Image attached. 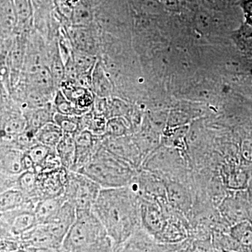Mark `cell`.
<instances>
[{
	"mask_svg": "<svg viewBox=\"0 0 252 252\" xmlns=\"http://www.w3.org/2000/svg\"><path fill=\"white\" fill-rule=\"evenodd\" d=\"M240 154L245 162L252 165V142H244L240 149Z\"/></svg>",
	"mask_w": 252,
	"mask_h": 252,
	"instance_id": "39",
	"label": "cell"
},
{
	"mask_svg": "<svg viewBox=\"0 0 252 252\" xmlns=\"http://www.w3.org/2000/svg\"><path fill=\"white\" fill-rule=\"evenodd\" d=\"M91 21V15L89 8L81 4L74 10L73 23L77 27H86Z\"/></svg>",
	"mask_w": 252,
	"mask_h": 252,
	"instance_id": "37",
	"label": "cell"
},
{
	"mask_svg": "<svg viewBox=\"0 0 252 252\" xmlns=\"http://www.w3.org/2000/svg\"><path fill=\"white\" fill-rule=\"evenodd\" d=\"M1 235H21L38 225L34 209L23 207L1 213Z\"/></svg>",
	"mask_w": 252,
	"mask_h": 252,
	"instance_id": "5",
	"label": "cell"
},
{
	"mask_svg": "<svg viewBox=\"0 0 252 252\" xmlns=\"http://www.w3.org/2000/svg\"><path fill=\"white\" fill-rule=\"evenodd\" d=\"M252 175L245 167H231L225 172V183L232 190H245L248 189Z\"/></svg>",
	"mask_w": 252,
	"mask_h": 252,
	"instance_id": "22",
	"label": "cell"
},
{
	"mask_svg": "<svg viewBox=\"0 0 252 252\" xmlns=\"http://www.w3.org/2000/svg\"><path fill=\"white\" fill-rule=\"evenodd\" d=\"M142 229L157 238L167 224L160 200L139 197Z\"/></svg>",
	"mask_w": 252,
	"mask_h": 252,
	"instance_id": "7",
	"label": "cell"
},
{
	"mask_svg": "<svg viewBox=\"0 0 252 252\" xmlns=\"http://www.w3.org/2000/svg\"><path fill=\"white\" fill-rule=\"evenodd\" d=\"M248 189L249 201H250V203L251 204L252 206V175L250 182H249L248 189Z\"/></svg>",
	"mask_w": 252,
	"mask_h": 252,
	"instance_id": "41",
	"label": "cell"
},
{
	"mask_svg": "<svg viewBox=\"0 0 252 252\" xmlns=\"http://www.w3.org/2000/svg\"><path fill=\"white\" fill-rule=\"evenodd\" d=\"M102 145L111 153L127 162L135 170H140L144 160L143 156L135 142L127 135L120 137H109L104 135Z\"/></svg>",
	"mask_w": 252,
	"mask_h": 252,
	"instance_id": "8",
	"label": "cell"
},
{
	"mask_svg": "<svg viewBox=\"0 0 252 252\" xmlns=\"http://www.w3.org/2000/svg\"><path fill=\"white\" fill-rule=\"evenodd\" d=\"M74 49L98 57L100 54L101 36L87 27H75L67 32Z\"/></svg>",
	"mask_w": 252,
	"mask_h": 252,
	"instance_id": "13",
	"label": "cell"
},
{
	"mask_svg": "<svg viewBox=\"0 0 252 252\" xmlns=\"http://www.w3.org/2000/svg\"><path fill=\"white\" fill-rule=\"evenodd\" d=\"M131 124L125 117H114L108 119L104 135L109 137H120L127 135Z\"/></svg>",
	"mask_w": 252,
	"mask_h": 252,
	"instance_id": "29",
	"label": "cell"
},
{
	"mask_svg": "<svg viewBox=\"0 0 252 252\" xmlns=\"http://www.w3.org/2000/svg\"></svg>",
	"mask_w": 252,
	"mask_h": 252,
	"instance_id": "44",
	"label": "cell"
},
{
	"mask_svg": "<svg viewBox=\"0 0 252 252\" xmlns=\"http://www.w3.org/2000/svg\"><path fill=\"white\" fill-rule=\"evenodd\" d=\"M221 207H223L225 216L229 218L228 220H233V224L242 220H248L245 219L246 215L245 212L246 210H244L245 207H243L241 204L238 203L235 199H226Z\"/></svg>",
	"mask_w": 252,
	"mask_h": 252,
	"instance_id": "32",
	"label": "cell"
},
{
	"mask_svg": "<svg viewBox=\"0 0 252 252\" xmlns=\"http://www.w3.org/2000/svg\"><path fill=\"white\" fill-rule=\"evenodd\" d=\"M240 7L245 15V23L252 26V0H243L240 2Z\"/></svg>",
	"mask_w": 252,
	"mask_h": 252,
	"instance_id": "38",
	"label": "cell"
},
{
	"mask_svg": "<svg viewBox=\"0 0 252 252\" xmlns=\"http://www.w3.org/2000/svg\"><path fill=\"white\" fill-rule=\"evenodd\" d=\"M235 39L240 47L252 49V26L244 23L240 29L235 33Z\"/></svg>",
	"mask_w": 252,
	"mask_h": 252,
	"instance_id": "35",
	"label": "cell"
},
{
	"mask_svg": "<svg viewBox=\"0 0 252 252\" xmlns=\"http://www.w3.org/2000/svg\"><path fill=\"white\" fill-rule=\"evenodd\" d=\"M64 132L54 122H50L36 132V138L39 143L56 149L62 139Z\"/></svg>",
	"mask_w": 252,
	"mask_h": 252,
	"instance_id": "23",
	"label": "cell"
},
{
	"mask_svg": "<svg viewBox=\"0 0 252 252\" xmlns=\"http://www.w3.org/2000/svg\"><path fill=\"white\" fill-rule=\"evenodd\" d=\"M24 248L49 249L58 250L62 244L60 243L49 231L45 224H38L21 236Z\"/></svg>",
	"mask_w": 252,
	"mask_h": 252,
	"instance_id": "10",
	"label": "cell"
},
{
	"mask_svg": "<svg viewBox=\"0 0 252 252\" xmlns=\"http://www.w3.org/2000/svg\"><path fill=\"white\" fill-rule=\"evenodd\" d=\"M77 210L66 200L54 220L45 224L60 243L63 244L71 227L75 221Z\"/></svg>",
	"mask_w": 252,
	"mask_h": 252,
	"instance_id": "11",
	"label": "cell"
},
{
	"mask_svg": "<svg viewBox=\"0 0 252 252\" xmlns=\"http://www.w3.org/2000/svg\"><path fill=\"white\" fill-rule=\"evenodd\" d=\"M102 187L87 176L79 172L69 171L66 187V200L77 210H92Z\"/></svg>",
	"mask_w": 252,
	"mask_h": 252,
	"instance_id": "4",
	"label": "cell"
},
{
	"mask_svg": "<svg viewBox=\"0 0 252 252\" xmlns=\"http://www.w3.org/2000/svg\"><path fill=\"white\" fill-rule=\"evenodd\" d=\"M166 197L169 202L177 208L183 209L189 201V195L182 186L174 182L165 185Z\"/></svg>",
	"mask_w": 252,
	"mask_h": 252,
	"instance_id": "28",
	"label": "cell"
},
{
	"mask_svg": "<svg viewBox=\"0 0 252 252\" xmlns=\"http://www.w3.org/2000/svg\"><path fill=\"white\" fill-rule=\"evenodd\" d=\"M17 189L21 190L30 200L37 204V174L35 170H27L18 177Z\"/></svg>",
	"mask_w": 252,
	"mask_h": 252,
	"instance_id": "24",
	"label": "cell"
},
{
	"mask_svg": "<svg viewBox=\"0 0 252 252\" xmlns=\"http://www.w3.org/2000/svg\"><path fill=\"white\" fill-rule=\"evenodd\" d=\"M74 252H117V248L108 236L100 240L98 243Z\"/></svg>",
	"mask_w": 252,
	"mask_h": 252,
	"instance_id": "36",
	"label": "cell"
},
{
	"mask_svg": "<svg viewBox=\"0 0 252 252\" xmlns=\"http://www.w3.org/2000/svg\"><path fill=\"white\" fill-rule=\"evenodd\" d=\"M65 201V197L63 195L59 198L44 199L38 202L34 208L38 224H46L54 220Z\"/></svg>",
	"mask_w": 252,
	"mask_h": 252,
	"instance_id": "18",
	"label": "cell"
},
{
	"mask_svg": "<svg viewBox=\"0 0 252 252\" xmlns=\"http://www.w3.org/2000/svg\"><path fill=\"white\" fill-rule=\"evenodd\" d=\"M54 252H58L56 250H55Z\"/></svg>",
	"mask_w": 252,
	"mask_h": 252,
	"instance_id": "43",
	"label": "cell"
},
{
	"mask_svg": "<svg viewBox=\"0 0 252 252\" xmlns=\"http://www.w3.org/2000/svg\"><path fill=\"white\" fill-rule=\"evenodd\" d=\"M52 149H54V148H51V147H47V146L44 145L42 144L37 143L32 147L31 149H28V151H26V154L30 157L32 162L34 164V170H35L36 167L40 165Z\"/></svg>",
	"mask_w": 252,
	"mask_h": 252,
	"instance_id": "33",
	"label": "cell"
},
{
	"mask_svg": "<svg viewBox=\"0 0 252 252\" xmlns=\"http://www.w3.org/2000/svg\"><path fill=\"white\" fill-rule=\"evenodd\" d=\"M187 252H215L211 246L207 243L198 242L193 244L190 248L188 249Z\"/></svg>",
	"mask_w": 252,
	"mask_h": 252,
	"instance_id": "40",
	"label": "cell"
},
{
	"mask_svg": "<svg viewBox=\"0 0 252 252\" xmlns=\"http://www.w3.org/2000/svg\"><path fill=\"white\" fill-rule=\"evenodd\" d=\"M73 135L64 134L59 143L56 146V150L61 159L63 167L70 171L75 159V139Z\"/></svg>",
	"mask_w": 252,
	"mask_h": 252,
	"instance_id": "21",
	"label": "cell"
},
{
	"mask_svg": "<svg viewBox=\"0 0 252 252\" xmlns=\"http://www.w3.org/2000/svg\"><path fill=\"white\" fill-rule=\"evenodd\" d=\"M69 170L61 167L54 171L37 174V197L44 199L59 198L65 193Z\"/></svg>",
	"mask_w": 252,
	"mask_h": 252,
	"instance_id": "6",
	"label": "cell"
},
{
	"mask_svg": "<svg viewBox=\"0 0 252 252\" xmlns=\"http://www.w3.org/2000/svg\"><path fill=\"white\" fill-rule=\"evenodd\" d=\"M59 89L66 98L72 102L84 114L92 109L94 94L90 89L82 87L76 82L68 81H63Z\"/></svg>",
	"mask_w": 252,
	"mask_h": 252,
	"instance_id": "12",
	"label": "cell"
},
{
	"mask_svg": "<svg viewBox=\"0 0 252 252\" xmlns=\"http://www.w3.org/2000/svg\"><path fill=\"white\" fill-rule=\"evenodd\" d=\"M53 105L56 113H59L63 115L78 116V117L84 115V113L81 112L72 102L66 98L65 96L60 89L56 91L55 94Z\"/></svg>",
	"mask_w": 252,
	"mask_h": 252,
	"instance_id": "31",
	"label": "cell"
},
{
	"mask_svg": "<svg viewBox=\"0 0 252 252\" xmlns=\"http://www.w3.org/2000/svg\"><path fill=\"white\" fill-rule=\"evenodd\" d=\"M91 91L94 95L102 98L115 96V84L99 59L93 71Z\"/></svg>",
	"mask_w": 252,
	"mask_h": 252,
	"instance_id": "16",
	"label": "cell"
},
{
	"mask_svg": "<svg viewBox=\"0 0 252 252\" xmlns=\"http://www.w3.org/2000/svg\"><path fill=\"white\" fill-rule=\"evenodd\" d=\"M221 252H240L238 251H235V250H220Z\"/></svg>",
	"mask_w": 252,
	"mask_h": 252,
	"instance_id": "42",
	"label": "cell"
},
{
	"mask_svg": "<svg viewBox=\"0 0 252 252\" xmlns=\"http://www.w3.org/2000/svg\"><path fill=\"white\" fill-rule=\"evenodd\" d=\"M108 119L102 115L95 114L92 110L81 116L82 130H87L94 135H104Z\"/></svg>",
	"mask_w": 252,
	"mask_h": 252,
	"instance_id": "26",
	"label": "cell"
},
{
	"mask_svg": "<svg viewBox=\"0 0 252 252\" xmlns=\"http://www.w3.org/2000/svg\"><path fill=\"white\" fill-rule=\"evenodd\" d=\"M116 248L117 252H167L162 248L161 243L142 228Z\"/></svg>",
	"mask_w": 252,
	"mask_h": 252,
	"instance_id": "14",
	"label": "cell"
},
{
	"mask_svg": "<svg viewBox=\"0 0 252 252\" xmlns=\"http://www.w3.org/2000/svg\"><path fill=\"white\" fill-rule=\"evenodd\" d=\"M229 235L240 245L243 252H252V221L244 220L230 227Z\"/></svg>",
	"mask_w": 252,
	"mask_h": 252,
	"instance_id": "20",
	"label": "cell"
},
{
	"mask_svg": "<svg viewBox=\"0 0 252 252\" xmlns=\"http://www.w3.org/2000/svg\"><path fill=\"white\" fill-rule=\"evenodd\" d=\"M115 247L142 228L140 200L130 186L102 189L92 208Z\"/></svg>",
	"mask_w": 252,
	"mask_h": 252,
	"instance_id": "1",
	"label": "cell"
},
{
	"mask_svg": "<svg viewBox=\"0 0 252 252\" xmlns=\"http://www.w3.org/2000/svg\"><path fill=\"white\" fill-rule=\"evenodd\" d=\"M103 138L104 135H94L87 130L78 132L74 136L76 144L75 159L70 171L79 172L102 147Z\"/></svg>",
	"mask_w": 252,
	"mask_h": 252,
	"instance_id": "9",
	"label": "cell"
},
{
	"mask_svg": "<svg viewBox=\"0 0 252 252\" xmlns=\"http://www.w3.org/2000/svg\"><path fill=\"white\" fill-rule=\"evenodd\" d=\"M137 172L102 145L77 172L87 176L102 189H113L130 185Z\"/></svg>",
	"mask_w": 252,
	"mask_h": 252,
	"instance_id": "2",
	"label": "cell"
},
{
	"mask_svg": "<svg viewBox=\"0 0 252 252\" xmlns=\"http://www.w3.org/2000/svg\"><path fill=\"white\" fill-rule=\"evenodd\" d=\"M54 121L62 129L64 134L76 135L82 130L81 116H67L56 113Z\"/></svg>",
	"mask_w": 252,
	"mask_h": 252,
	"instance_id": "27",
	"label": "cell"
},
{
	"mask_svg": "<svg viewBox=\"0 0 252 252\" xmlns=\"http://www.w3.org/2000/svg\"><path fill=\"white\" fill-rule=\"evenodd\" d=\"M36 204L18 189H9L0 193V212H6L23 208H35Z\"/></svg>",
	"mask_w": 252,
	"mask_h": 252,
	"instance_id": "17",
	"label": "cell"
},
{
	"mask_svg": "<svg viewBox=\"0 0 252 252\" xmlns=\"http://www.w3.org/2000/svg\"><path fill=\"white\" fill-rule=\"evenodd\" d=\"M72 59L80 74L93 72L98 61V57L97 56L76 49L73 50Z\"/></svg>",
	"mask_w": 252,
	"mask_h": 252,
	"instance_id": "30",
	"label": "cell"
},
{
	"mask_svg": "<svg viewBox=\"0 0 252 252\" xmlns=\"http://www.w3.org/2000/svg\"><path fill=\"white\" fill-rule=\"evenodd\" d=\"M56 113L53 103H51L41 108L26 111L23 114L27 120V127L37 132L46 124L54 122Z\"/></svg>",
	"mask_w": 252,
	"mask_h": 252,
	"instance_id": "19",
	"label": "cell"
},
{
	"mask_svg": "<svg viewBox=\"0 0 252 252\" xmlns=\"http://www.w3.org/2000/svg\"><path fill=\"white\" fill-rule=\"evenodd\" d=\"M0 151V175L18 176L26 171L25 152L5 147Z\"/></svg>",
	"mask_w": 252,
	"mask_h": 252,
	"instance_id": "15",
	"label": "cell"
},
{
	"mask_svg": "<svg viewBox=\"0 0 252 252\" xmlns=\"http://www.w3.org/2000/svg\"><path fill=\"white\" fill-rule=\"evenodd\" d=\"M62 166L61 159L56 152V149H54L51 150L49 155L46 157V158L43 160L39 166L36 167L34 170L36 174H38L41 173V172L54 171Z\"/></svg>",
	"mask_w": 252,
	"mask_h": 252,
	"instance_id": "34",
	"label": "cell"
},
{
	"mask_svg": "<svg viewBox=\"0 0 252 252\" xmlns=\"http://www.w3.org/2000/svg\"><path fill=\"white\" fill-rule=\"evenodd\" d=\"M187 238V231L182 225L167 220L165 228L156 240L161 244H174L180 243Z\"/></svg>",
	"mask_w": 252,
	"mask_h": 252,
	"instance_id": "25",
	"label": "cell"
},
{
	"mask_svg": "<svg viewBox=\"0 0 252 252\" xmlns=\"http://www.w3.org/2000/svg\"><path fill=\"white\" fill-rule=\"evenodd\" d=\"M108 237L103 225L91 210H77V217L58 252H74Z\"/></svg>",
	"mask_w": 252,
	"mask_h": 252,
	"instance_id": "3",
	"label": "cell"
}]
</instances>
